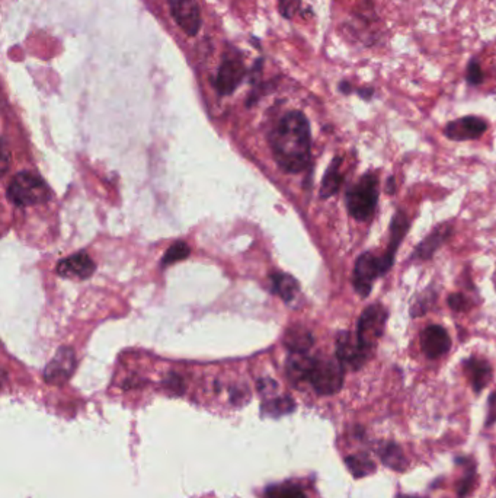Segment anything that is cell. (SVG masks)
Segmentation results:
<instances>
[{
    "label": "cell",
    "mask_w": 496,
    "mask_h": 498,
    "mask_svg": "<svg viewBox=\"0 0 496 498\" xmlns=\"http://www.w3.org/2000/svg\"><path fill=\"white\" fill-rule=\"evenodd\" d=\"M265 498H307L306 492L294 484L272 485L265 491Z\"/></svg>",
    "instance_id": "23"
},
{
    "label": "cell",
    "mask_w": 496,
    "mask_h": 498,
    "mask_svg": "<svg viewBox=\"0 0 496 498\" xmlns=\"http://www.w3.org/2000/svg\"><path fill=\"white\" fill-rule=\"evenodd\" d=\"M379 202V179L374 173L364 175L358 183L347 192V207L356 221L370 218Z\"/></svg>",
    "instance_id": "4"
},
{
    "label": "cell",
    "mask_w": 496,
    "mask_h": 498,
    "mask_svg": "<svg viewBox=\"0 0 496 498\" xmlns=\"http://www.w3.org/2000/svg\"><path fill=\"white\" fill-rule=\"evenodd\" d=\"M295 404L291 400L290 396H283V398H276V400L268 401L267 404H264V412H267L268 415L272 417H280L284 414H288L294 409Z\"/></svg>",
    "instance_id": "24"
},
{
    "label": "cell",
    "mask_w": 496,
    "mask_h": 498,
    "mask_svg": "<svg viewBox=\"0 0 496 498\" xmlns=\"http://www.w3.org/2000/svg\"><path fill=\"white\" fill-rule=\"evenodd\" d=\"M488 130V124L481 117H463L454 122L448 123L444 133L448 138L455 142H464V140H474V138L481 137Z\"/></svg>",
    "instance_id": "11"
},
{
    "label": "cell",
    "mask_w": 496,
    "mask_h": 498,
    "mask_svg": "<svg viewBox=\"0 0 496 498\" xmlns=\"http://www.w3.org/2000/svg\"><path fill=\"white\" fill-rule=\"evenodd\" d=\"M389 312L382 305L368 306L360 316L358 327H356V336L360 344L368 351L374 353V348L383 336Z\"/></svg>",
    "instance_id": "5"
},
{
    "label": "cell",
    "mask_w": 496,
    "mask_h": 498,
    "mask_svg": "<svg viewBox=\"0 0 496 498\" xmlns=\"http://www.w3.org/2000/svg\"><path fill=\"white\" fill-rule=\"evenodd\" d=\"M314 357L307 353H291L287 360V374L293 382H307Z\"/></svg>",
    "instance_id": "17"
},
{
    "label": "cell",
    "mask_w": 496,
    "mask_h": 498,
    "mask_svg": "<svg viewBox=\"0 0 496 498\" xmlns=\"http://www.w3.org/2000/svg\"><path fill=\"white\" fill-rule=\"evenodd\" d=\"M451 230L453 229L450 225H443L434 229L432 233L428 235L424 241L416 247V251L413 254L415 260H429L435 254V251H438V248L450 237Z\"/></svg>",
    "instance_id": "16"
},
{
    "label": "cell",
    "mask_w": 496,
    "mask_h": 498,
    "mask_svg": "<svg viewBox=\"0 0 496 498\" xmlns=\"http://www.w3.org/2000/svg\"><path fill=\"white\" fill-rule=\"evenodd\" d=\"M408 229H409V221L406 218L405 213L398 211L393 216V221L390 225V244L387 247V251L384 255L379 256L383 274H386L391 268L396 251H398L399 245L402 244L405 235L408 233Z\"/></svg>",
    "instance_id": "12"
},
{
    "label": "cell",
    "mask_w": 496,
    "mask_h": 498,
    "mask_svg": "<svg viewBox=\"0 0 496 498\" xmlns=\"http://www.w3.org/2000/svg\"><path fill=\"white\" fill-rule=\"evenodd\" d=\"M272 289L281 299H284L286 302H290L295 297V294L299 293V283L295 282L294 277L288 274L276 273L272 275Z\"/></svg>",
    "instance_id": "19"
},
{
    "label": "cell",
    "mask_w": 496,
    "mask_h": 498,
    "mask_svg": "<svg viewBox=\"0 0 496 498\" xmlns=\"http://www.w3.org/2000/svg\"><path fill=\"white\" fill-rule=\"evenodd\" d=\"M95 263L85 252L74 254L57 266V274L67 278H88L95 273Z\"/></svg>",
    "instance_id": "14"
},
{
    "label": "cell",
    "mask_w": 496,
    "mask_h": 498,
    "mask_svg": "<svg viewBox=\"0 0 496 498\" xmlns=\"http://www.w3.org/2000/svg\"><path fill=\"white\" fill-rule=\"evenodd\" d=\"M76 367L74 351L63 347L57 351L53 360L48 363L44 372V379L50 385H63L67 382Z\"/></svg>",
    "instance_id": "10"
},
{
    "label": "cell",
    "mask_w": 496,
    "mask_h": 498,
    "mask_svg": "<svg viewBox=\"0 0 496 498\" xmlns=\"http://www.w3.org/2000/svg\"><path fill=\"white\" fill-rule=\"evenodd\" d=\"M398 498H420V497H412V495H398Z\"/></svg>",
    "instance_id": "33"
},
{
    "label": "cell",
    "mask_w": 496,
    "mask_h": 498,
    "mask_svg": "<svg viewBox=\"0 0 496 498\" xmlns=\"http://www.w3.org/2000/svg\"><path fill=\"white\" fill-rule=\"evenodd\" d=\"M380 456H382L383 464L394 471H403L406 468V459H405V456L398 445H393V443L387 445L382 450Z\"/></svg>",
    "instance_id": "21"
},
{
    "label": "cell",
    "mask_w": 496,
    "mask_h": 498,
    "mask_svg": "<svg viewBox=\"0 0 496 498\" xmlns=\"http://www.w3.org/2000/svg\"><path fill=\"white\" fill-rule=\"evenodd\" d=\"M448 305L451 306V309L454 310H466L469 309V302L467 299L460 294V293H454L448 297Z\"/></svg>",
    "instance_id": "28"
},
{
    "label": "cell",
    "mask_w": 496,
    "mask_h": 498,
    "mask_svg": "<svg viewBox=\"0 0 496 498\" xmlns=\"http://www.w3.org/2000/svg\"><path fill=\"white\" fill-rule=\"evenodd\" d=\"M464 372L474 389V392H481L488 386L492 379V367L483 360V358L470 357L464 362Z\"/></svg>",
    "instance_id": "15"
},
{
    "label": "cell",
    "mask_w": 496,
    "mask_h": 498,
    "mask_svg": "<svg viewBox=\"0 0 496 498\" xmlns=\"http://www.w3.org/2000/svg\"><path fill=\"white\" fill-rule=\"evenodd\" d=\"M168 6L173 21L187 35L195 37L200 32L203 16L198 0H168Z\"/></svg>",
    "instance_id": "8"
},
{
    "label": "cell",
    "mask_w": 496,
    "mask_h": 498,
    "mask_svg": "<svg viewBox=\"0 0 496 498\" xmlns=\"http://www.w3.org/2000/svg\"><path fill=\"white\" fill-rule=\"evenodd\" d=\"M340 91H341L342 93H345V95H349V93H352L355 89L351 86V84H349V82L344 81V82H341V84H340Z\"/></svg>",
    "instance_id": "31"
},
{
    "label": "cell",
    "mask_w": 496,
    "mask_h": 498,
    "mask_svg": "<svg viewBox=\"0 0 496 498\" xmlns=\"http://www.w3.org/2000/svg\"><path fill=\"white\" fill-rule=\"evenodd\" d=\"M344 370L338 357H314L307 382L319 395H335L342 389Z\"/></svg>",
    "instance_id": "3"
},
{
    "label": "cell",
    "mask_w": 496,
    "mask_h": 498,
    "mask_svg": "<svg viewBox=\"0 0 496 498\" xmlns=\"http://www.w3.org/2000/svg\"><path fill=\"white\" fill-rule=\"evenodd\" d=\"M286 346L291 353H307L313 346V336L303 328H293L286 335Z\"/></svg>",
    "instance_id": "20"
},
{
    "label": "cell",
    "mask_w": 496,
    "mask_h": 498,
    "mask_svg": "<svg viewBox=\"0 0 496 498\" xmlns=\"http://www.w3.org/2000/svg\"><path fill=\"white\" fill-rule=\"evenodd\" d=\"M340 165H341V157H336L335 161L330 164V166L323 178L322 188H321L322 198H329L340 191L342 181H344V175L340 171Z\"/></svg>",
    "instance_id": "18"
},
{
    "label": "cell",
    "mask_w": 496,
    "mask_h": 498,
    "mask_svg": "<svg viewBox=\"0 0 496 498\" xmlns=\"http://www.w3.org/2000/svg\"><path fill=\"white\" fill-rule=\"evenodd\" d=\"M466 81L469 85H481L483 82V70L478 60H470L466 70Z\"/></svg>",
    "instance_id": "26"
},
{
    "label": "cell",
    "mask_w": 496,
    "mask_h": 498,
    "mask_svg": "<svg viewBox=\"0 0 496 498\" xmlns=\"http://www.w3.org/2000/svg\"><path fill=\"white\" fill-rule=\"evenodd\" d=\"M373 354L368 353L358 341L356 334H351L348 331L340 332L336 338V357L341 362V365L351 370L361 369Z\"/></svg>",
    "instance_id": "7"
},
{
    "label": "cell",
    "mask_w": 496,
    "mask_h": 498,
    "mask_svg": "<svg viewBox=\"0 0 496 498\" xmlns=\"http://www.w3.org/2000/svg\"><path fill=\"white\" fill-rule=\"evenodd\" d=\"M379 275H383L379 256H374L371 252L363 254L355 263L352 284L361 297H366L371 293L373 283Z\"/></svg>",
    "instance_id": "9"
},
{
    "label": "cell",
    "mask_w": 496,
    "mask_h": 498,
    "mask_svg": "<svg viewBox=\"0 0 496 498\" xmlns=\"http://www.w3.org/2000/svg\"><path fill=\"white\" fill-rule=\"evenodd\" d=\"M345 464L354 478H363L375 471V465L364 456H347Z\"/></svg>",
    "instance_id": "22"
},
{
    "label": "cell",
    "mask_w": 496,
    "mask_h": 498,
    "mask_svg": "<svg viewBox=\"0 0 496 498\" xmlns=\"http://www.w3.org/2000/svg\"><path fill=\"white\" fill-rule=\"evenodd\" d=\"M489 407H490V414H489V421H488V424H490L493 420H496V392H493L492 393V396H490V401H489Z\"/></svg>",
    "instance_id": "29"
},
{
    "label": "cell",
    "mask_w": 496,
    "mask_h": 498,
    "mask_svg": "<svg viewBox=\"0 0 496 498\" xmlns=\"http://www.w3.org/2000/svg\"><path fill=\"white\" fill-rule=\"evenodd\" d=\"M51 192L41 176L32 172H19L8 187V198L16 206L43 204L50 200Z\"/></svg>",
    "instance_id": "2"
},
{
    "label": "cell",
    "mask_w": 496,
    "mask_h": 498,
    "mask_svg": "<svg viewBox=\"0 0 496 498\" xmlns=\"http://www.w3.org/2000/svg\"><path fill=\"white\" fill-rule=\"evenodd\" d=\"M188 255H189V247L185 242H176L168 249L163 258V266H169L181 260H185Z\"/></svg>",
    "instance_id": "25"
},
{
    "label": "cell",
    "mask_w": 496,
    "mask_h": 498,
    "mask_svg": "<svg viewBox=\"0 0 496 498\" xmlns=\"http://www.w3.org/2000/svg\"><path fill=\"white\" fill-rule=\"evenodd\" d=\"M279 11L286 19H293L302 9V0H276Z\"/></svg>",
    "instance_id": "27"
},
{
    "label": "cell",
    "mask_w": 496,
    "mask_h": 498,
    "mask_svg": "<svg viewBox=\"0 0 496 498\" xmlns=\"http://www.w3.org/2000/svg\"><path fill=\"white\" fill-rule=\"evenodd\" d=\"M386 191L389 194H394L396 191V183H394V178H389V181H387V187H386Z\"/></svg>",
    "instance_id": "32"
},
{
    "label": "cell",
    "mask_w": 496,
    "mask_h": 498,
    "mask_svg": "<svg viewBox=\"0 0 496 498\" xmlns=\"http://www.w3.org/2000/svg\"><path fill=\"white\" fill-rule=\"evenodd\" d=\"M421 347L427 357L438 358L451 348L450 335L440 325H429L421 332Z\"/></svg>",
    "instance_id": "13"
},
{
    "label": "cell",
    "mask_w": 496,
    "mask_h": 498,
    "mask_svg": "<svg viewBox=\"0 0 496 498\" xmlns=\"http://www.w3.org/2000/svg\"><path fill=\"white\" fill-rule=\"evenodd\" d=\"M245 76L246 67L243 58L241 57V54H236V50H232L230 53L223 55L222 65L218 67L214 79V86L220 95H230L242 84Z\"/></svg>",
    "instance_id": "6"
},
{
    "label": "cell",
    "mask_w": 496,
    "mask_h": 498,
    "mask_svg": "<svg viewBox=\"0 0 496 498\" xmlns=\"http://www.w3.org/2000/svg\"><path fill=\"white\" fill-rule=\"evenodd\" d=\"M355 92L358 93L363 99H371V96L374 95L373 88H358V89H355Z\"/></svg>",
    "instance_id": "30"
},
{
    "label": "cell",
    "mask_w": 496,
    "mask_h": 498,
    "mask_svg": "<svg viewBox=\"0 0 496 498\" xmlns=\"http://www.w3.org/2000/svg\"><path fill=\"white\" fill-rule=\"evenodd\" d=\"M271 148L276 162L290 172L303 171L310 161V126L300 111L286 114L271 133Z\"/></svg>",
    "instance_id": "1"
}]
</instances>
